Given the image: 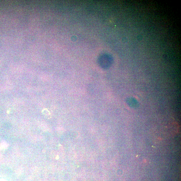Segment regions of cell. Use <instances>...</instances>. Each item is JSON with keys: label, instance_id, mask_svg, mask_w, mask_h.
Segmentation results:
<instances>
[{"label": "cell", "instance_id": "1", "mask_svg": "<svg viewBox=\"0 0 181 181\" xmlns=\"http://www.w3.org/2000/svg\"><path fill=\"white\" fill-rule=\"evenodd\" d=\"M126 103L129 106L132 108H137L139 106L137 100L132 97L128 98L126 100Z\"/></svg>", "mask_w": 181, "mask_h": 181}]
</instances>
